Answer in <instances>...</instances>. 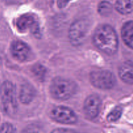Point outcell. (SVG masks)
I'll use <instances>...</instances> for the list:
<instances>
[{
	"instance_id": "obj_7",
	"label": "cell",
	"mask_w": 133,
	"mask_h": 133,
	"mask_svg": "<svg viewBox=\"0 0 133 133\" xmlns=\"http://www.w3.org/2000/svg\"><path fill=\"white\" fill-rule=\"evenodd\" d=\"M16 25L18 29L20 31L29 30L35 36L40 35V27L37 19L31 14H23L17 19Z\"/></svg>"
},
{
	"instance_id": "obj_18",
	"label": "cell",
	"mask_w": 133,
	"mask_h": 133,
	"mask_svg": "<svg viewBox=\"0 0 133 133\" xmlns=\"http://www.w3.org/2000/svg\"><path fill=\"white\" fill-rule=\"evenodd\" d=\"M50 133H78L74 130L69 129H56L53 130Z\"/></svg>"
},
{
	"instance_id": "obj_15",
	"label": "cell",
	"mask_w": 133,
	"mask_h": 133,
	"mask_svg": "<svg viewBox=\"0 0 133 133\" xmlns=\"http://www.w3.org/2000/svg\"><path fill=\"white\" fill-rule=\"evenodd\" d=\"M112 10V5L110 3L106 1H102L98 6V12L102 16H108L111 14Z\"/></svg>"
},
{
	"instance_id": "obj_11",
	"label": "cell",
	"mask_w": 133,
	"mask_h": 133,
	"mask_svg": "<svg viewBox=\"0 0 133 133\" xmlns=\"http://www.w3.org/2000/svg\"><path fill=\"white\" fill-rule=\"evenodd\" d=\"M121 37L124 43L133 49V21L124 23L121 29Z\"/></svg>"
},
{
	"instance_id": "obj_2",
	"label": "cell",
	"mask_w": 133,
	"mask_h": 133,
	"mask_svg": "<svg viewBox=\"0 0 133 133\" xmlns=\"http://www.w3.org/2000/svg\"><path fill=\"white\" fill-rule=\"evenodd\" d=\"M76 84L72 81L61 77L55 78L50 87V94L57 100L69 99L75 94Z\"/></svg>"
},
{
	"instance_id": "obj_13",
	"label": "cell",
	"mask_w": 133,
	"mask_h": 133,
	"mask_svg": "<svg viewBox=\"0 0 133 133\" xmlns=\"http://www.w3.org/2000/svg\"><path fill=\"white\" fill-rule=\"evenodd\" d=\"M115 8L120 14H129L133 10V0H117Z\"/></svg>"
},
{
	"instance_id": "obj_4",
	"label": "cell",
	"mask_w": 133,
	"mask_h": 133,
	"mask_svg": "<svg viewBox=\"0 0 133 133\" xmlns=\"http://www.w3.org/2000/svg\"><path fill=\"white\" fill-rule=\"evenodd\" d=\"M0 94L2 100L3 108L7 113H11L16 109L15 88L13 83L5 81L0 87Z\"/></svg>"
},
{
	"instance_id": "obj_17",
	"label": "cell",
	"mask_w": 133,
	"mask_h": 133,
	"mask_svg": "<svg viewBox=\"0 0 133 133\" xmlns=\"http://www.w3.org/2000/svg\"><path fill=\"white\" fill-rule=\"evenodd\" d=\"M0 133H14V129L9 123H4L0 127Z\"/></svg>"
},
{
	"instance_id": "obj_10",
	"label": "cell",
	"mask_w": 133,
	"mask_h": 133,
	"mask_svg": "<svg viewBox=\"0 0 133 133\" xmlns=\"http://www.w3.org/2000/svg\"><path fill=\"white\" fill-rule=\"evenodd\" d=\"M118 71L120 79L124 83L133 84V62H124L119 68Z\"/></svg>"
},
{
	"instance_id": "obj_9",
	"label": "cell",
	"mask_w": 133,
	"mask_h": 133,
	"mask_svg": "<svg viewBox=\"0 0 133 133\" xmlns=\"http://www.w3.org/2000/svg\"><path fill=\"white\" fill-rule=\"evenodd\" d=\"M10 51L13 57L20 62L26 61L30 55V48L26 43L20 40L13 42Z\"/></svg>"
},
{
	"instance_id": "obj_8",
	"label": "cell",
	"mask_w": 133,
	"mask_h": 133,
	"mask_svg": "<svg viewBox=\"0 0 133 133\" xmlns=\"http://www.w3.org/2000/svg\"><path fill=\"white\" fill-rule=\"evenodd\" d=\"M100 105L101 100L99 96L95 94L88 96L83 105V111L86 117L89 119L96 118L99 114Z\"/></svg>"
},
{
	"instance_id": "obj_19",
	"label": "cell",
	"mask_w": 133,
	"mask_h": 133,
	"mask_svg": "<svg viewBox=\"0 0 133 133\" xmlns=\"http://www.w3.org/2000/svg\"><path fill=\"white\" fill-rule=\"evenodd\" d=\"M70 1L71 0H57V6H58L59 8L62 9V8L65 7L69 3V1Z\"/></svg>"
},
{
	"instance_id": "obj_1",
	"label": "cell",
	"mask_w": 133,
	"mask_h": 133,
	"mask_svg": "<svg viewBox=\"0 0 133 133\" xmlns=\"http://www.w3.org/2000/svg\"><path fill=\"white\" fill-rule=\"evenodd\" d=\"M95 46L108 55H113L118 49V38L113 28L108 25H102L95 30L93 36Z\"/></svg>"
},
{
	"instance_id": "obj_14",
	"label": "cell",
	"mask_w": 133,
	"mask_h": 133,
	"mask_svg": "<svg viewBox=\"0 0 133 133\" xmlns=\"http://www.w3.org/2000/svg\"><path fill=\"white\" fill-rule=\"evenodd\" d=\"M31 71L34 76L40 81H43L44 80L46 77V70L45 67L40 64H37L34 65L31 69Z\"/></svg>"
},
{
	"instance_id": "obj_5",
	"label": "cell",
	"mask_w": 133,
	"mask_h": 133,
	"mask_svg": "<svg viewBox=\"0 0 133 133\" xmlns=\"http://www.w3.org/2000/svg\"><path fill=\"white\" fill-rule=\"evenodd\" d=\"M89 30V25L86 20L75 21L69 29V36L73 45H78L85 40Z\"/></svg>"
},
{
	"instance_id": "obj_3",
	"label": "cell",
	"mask_w": 133,
	"mask_h": 133,
	"mask_svg": "<svg viewBox=\"0 0 133 133\" xmlns=\"http://www.w3.org/2000/svg\"><path fill=\"white\" fill-rule=\"evenodd\" d=\"M91 84L99 89H111L116 84V77L111 71L104 70H97L90 74Z\"/></svg>"
},
{
	"instance_id": "obj_12",
	"label": "cell",
	"mask_w": 133,
	"mask_h": 133,
	"mask_svg": "<svg viewBox=\"0 0 133 133\" xmlns=\"http://www.w3.org/2000/svg\"><path fill=\"white\" fill-rule=\"evenodd\" d=\"M35 96V90L33 87L29 84L22 85L20 93V99L23 104H28L33 99Z\"/></svg>"
},
{
	"instance_id": "obj_6",
	"label": "cell",
	"mask_w": 133,
	"mask_h": 133,
	"mask_svg": "<svg viewBox=\"0 0 133 133\" xmlns=\"http://www.w3.org/2000/svg\"><path fill=\"white\" fill-rule=\"evenodd\" d=\"M51 118L63 124H73L77 122L76 115L73 110L63 106L55 107L51 112Z\"/></svg>"
},
{
	"instance_id": "obj_16",
	"label": "cell",
	"mask_w": 133,
	"mask_h": 133,
	"mask_svg": "<svg viewBox=\"0 0 133 133\" xmlns=\"http://www.w3.org/2000/svg\"><path fill=\"white\" fill-rule=\"evenodd\" d=\"M122 108L120 107H117L115 109H113L107 117V119L109 122H116L117 119H119L122 114Z\"/></svg>"
}]
</instances>
